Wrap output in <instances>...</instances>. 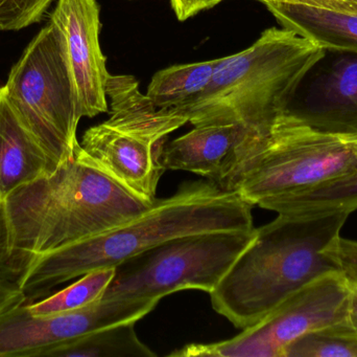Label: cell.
Instances as JSON below:
<instances>
[{
  "mask_svg": "<svg viewBox=\"0 0 357 357\" xmlns=\"http://www.w3.org/2000/svg\"><path fill=\"white\" fill-rule=\"evenodd\" d=\"M153 203L75 157L0 199V279L18 284L39 258L106 232Z\"/></svg>",
  "mask_w": 357,
  "mask_h": 357,
  "instance_id": "cell-1",
  "label": "cell"
},
{
  "mask_svg": "<svg viewBox=\"0 0 357 357\" xmlns=\"http://www.w3.org/2000/svg\"><path fill=\"white\" fill-rule=\"evenodd\" d=\"M253 207L209 180L184 182L175 194L156 198L133 219L39 258L17 285L24 293L25 303H33L64 283L94 270L116 268L176 237L253 230Z\"/></svg>",
  "mask_w": 357,
  "mask_h": 357,
  "instance_id": "cell-2",
  "label": "cell"
},
{
  "mask_svg": "<svg viewBox=\"0 0 357 357\" xmlns=\"http://www.w3.org/2000/svg\"><path fill=\"white\" fill-rule=\"evenodd\" d=\"M349 214L278 215L254 238L209 293L211 305L236 328L264 321L314 279L340 270L331 249Z\"/></svg>",
  "mask_w": 357,
  "mask_h": 357,
  "instance_id": "cell-3",
  "label": "cell"
},
{
  "mask_svg": "<svg viewBox=\"0 0 357 357\" xmlns=\"http://www.w3.org/2000/svg\"><path fill=\"white\" fill-rule=\"evenodd\" d=\"M327 50L287 29H268L249 48L218 59L205 92L181 113L193 126L275 121Z\"/></svg>",
  "mask_w": 357,
  "mask_h": 357,
  "instance_id": "cell-4",
  "label": "cell"
},
{
  "mask_svg": "<svg viewBox=\"0 0 357 357\" xmlns=\"http://www.w3.org/2000/svg\"><path fill=\"white\" fill-rule=\"evenodd\" d=\"M356 168L357 140L317 131L284 111L253 128L220 188L260 207Z\"/></svg>",
  "mask_w": 357,
  "mask_h": 357,
  "instance_id": "cell-5",
  "label": "cell"
},
{
  "mask_svg": "<svg viewBox=\"0 0 357 357\" xmlns=\"http://www.w3.org/2000/svg\"><path fill=\"white\" fill-rule=\"evenodd\" d=\"M4 98L56 166L75 157L82 115L64 36L50 21L10 69Z\"/></svg>",
  "mask_w": 357,
  "mask_h": 357,
  "instance_id": "cell-6",
  "label": "cell"
},
{
  "mask_svg": "<svg viewBox=\"0 0 357 357\" xmlns=\"http://www.w3.org/2000/svg\"><path fill=\"white\" fill-rule=\"evenodd\" d=\"M255 230L197 233L159 243L117 265L102 299L159 302L187 289L210 293L250 245Z\"/></svg>",
  "mask_w": 357,
  "mask_h": 357,
  "instance_id": "cell-7",
  "label": "cell"
},
{
  "mask_svg": "<svg viewBox=\"0 0 357 357\" xmlns=\"http://www.w3.org/2000/svg\"><path fill=\"white\" fill-rule=\"evenodd\" d=\"M352 285L341 270L314 279L289 296L264 321L233 339L191 344L174 357H283L306 333L349 319Z\"/></svg>",
  "mask_w": 357,
  "mask_h": 357,
  "instance_id": "cell-8",
  "label": "cell"
},
{
  "mask_svg": "<svg viewBox=\"0 0 357 357\" xmlns=\"http://www.w3.org/2000/svg\"><path fill=\"white\" fill-rule=\"evenodd\" d=\"M157 301L104 300L73 312L35 316L25 303L0 314V357H46L59 345L107 327L137 323Z\"/></svg>",
  "mask_w": 357,
  "mask_h": 357,
  "instance_id": "cell-9",
  "label": "cell"
},
{
  "mask_svg": "<svg viewBox=\"0 0 357 357\" xmlns=\"http://www.w3.org/2000/svg\"><path fill=\"white\" fill-rule=\"evenodd\" d=\"M163 145L165 140L155 142L106 121L89 128L75 151L134 194L154 203L165 171Z\"/></svg>",
  "mask_w": 357,
  "mask_h": 357,
  "instance_id": "cell-10",
  "label": "cell"
},
{
  "mask_svg": "<svg viewBox=\"0 0 357 357\" xmlns=\"http://www.w3.org/2000/svg\"><path fill=\"white\" fill-rule=\"evenodd\" d=\"M50 21L64 36L82 115L108 111L106 86L110 73L100 45V6L96 0H58Z\"/></svg>",
  "mask_w": 357,
  "mask_h": 357,
  "instance_id": "cell-11",
  "label": "cell"
},
{
  "mask_svg": "<svg viewBox=\"0 0 357 357\" xmlns=\"http://www.w3.org/2000/svg\"><path fill=\"white\" fill-rule=\"evenodd\" d=\"M337 52L312 84L310 96L285 111L317 131L357 140V54Z\"/></svg>",
  "mask_w": 357,
  "mask_h": 357,
  "instance_id": "cell-12",
  "label": "cell"
},
{
  "mask_svg": "<svg viewBox=\"0 0 357 357\" xmlns=\"http://www.w3.org/2000/svg\"><path fill=\"white\" fill-rule=\"evenodd\" d=\"M253 128L243 123L195 126L163 145L161 163L165 170L191 172L220 187L236 166Z\"/></svg>",
  "mask_w": 357,
  "mask_h": 357,
  "instance_id": "cell-13",
  "label": "cell"
},
{
  "mask_svg": "<svg viewBox=\"0 0 357 357\" xmlns=\"http://www.w3.org/2000/svg\"><path fill=\"white\" fill-rule=\"evenodd\" d=\"M277 20L325 50L357 54V13L291 0H266Z\"/></svg>",
  "mask_w": 357,
  "mask_h": 357,
  "instance_id": "cell-14",
  "label": "cell"
},
{
  "mask_svg": "<svg viewBox=\"0 0 357 357\" xmlns=\"http://www.w3.org/2000/svg\"><path fill=\"white\" fill-rule=\"evenodd\" d=\"M58 168L25 129L0 88V199Z\"/></svg>",
  "mask_w": 357,
  "mask_h": 357,
  "instance_id": "cell-15",
  "label": "cell"
},
{
  "mask_svg": "<svg viewBox=\"0 0 357 357\" xmlns=\"http://www.w3.org/2000/svg\"><path fill=\"white\" fill-rule=\"evenodd\" d=\"M110 99L108 123L161 142L172 132L188 123L176 109H158L139 89L133 75H112L106 86Z\"/></svg>",
  "mask_w": 357,
  "mask_h": 357,
  "instance_id": "cell-16",
  "label": "cell"
},
{
  "mask_svg": "<svg viewBox=\"0 0 357 357\" xmlns=\"http://www.w3.org/2000/svg\"><path fill=\"white\" fill-rule=\"evenodd\" d=\"M278 215L319 216L357 211V168L307 190L260 205Z\"/></svg>",
  "mask_w": 357,
  "mask_h": 357,
  "instance_id": "cell-17",
  "label": "cell"
},
{
  "mask_svg": "<svg viewBox=\"0 0 357 357\" xmlns=\"http://www.w3.org/2000/svg\"><path fill=\"white\" fill-rule=\"evenodd\" d=\"M216 63L218 59L162 69L153 77L146 96L156 108L176 109L181 113L209 86Z\"/></svg>",
  "mask_w": 357,
  "mask_h": 357,
  "instance_id": "cell-18",
  "label": "cell"
},
{
  "mask_svg": "<svg viewBox=\"0 0 357 357\" xmlns=\"http://www.w3.org/2000/svg\"><path fill=\"white\" fill-rule=\"evenodd\" d=\"M135 324L115 325L82 335L50 350L46 357H156L140 341Z\"/></svg>",
  "mask_w": 357,
  "mask_h": 357,
  "instance_id": "cell-19",
  "label": "cell"
},
{
  "mask_svg": "<svg viewBox=\"0 0 357 357\" xmlns=\"http://www.w3.org/2000/svg\"><path fill=\"white\" fill-rule=\"evenodd\" d=\"M114 275L115 268L88 272L63 291L33 303H25V306L35 316H48L79 309L100 301Z\"/></svg>",
  "mask_w": 357,
  "mask_h": 357,
  "instance_id": "cell-20",
  "label": "cell"
},
{
  "mask_svg": "<svg viewBox=\"0 0 357 357\" xmlns=\"http://www.w3.org/2000/svg\"><path fill=\"white\" fill-rule=\"evenodd\" d=\"M283 357H357V333L349 319L302 335Z\"/></svg>",
  "mask_w": 357,
  "mask_h": 357,
  "instance_id": "cell-21",
  "label": "cell"
},
{
  "mask_svg": "<svg viewBox=\"0 0 357 357\" xmlns=\"http://www.w3.org/2000/svg\"><path fill=\"white\" fill-rule=\"evenodd\" d=\"M54 0H0V31H19L39 22Z\"/></svg>",
  "mask_w": 357,
  "mask_h": 357,
  "instance_id": "cell-22",
  "label": "cell"
},
{
  "mask_svg": "<svg viewBox=\"0 0 357 357\" xmlns=\"http://www.w3.org/2000/svg\"><path fill=\"white\" fill-rule=\"evenodd\" d=\"M340 270L351 284H357V241L341 238L331 249Z\"/></svg>",
  "mask_w": 357,
  "mask_h": 357,
  "instance_id": "cell-23",
  "label": "cell"
},
{
  "mask_svg": "<svg viewBox=\"0 0 357 357\" xmlns=\"http://www.w3.org/2000/svg\"><path fill=\"white\" fill-rule=\"evenodd\" d=\"M172 6L180 21L197 15L202 10H209L218 4L216 0H171Z\"/></svg>",
  "mask_w": 357,
  "mask_h": 357,
  "instance_id": "cell-24",
  "label": "cell"
},
{
  "mask_svg": "<svg viewBox=\"0 0 357 357\" xmlns=\"http://www.w3.org/2000/svg\"><path fill=\"white\" fill-rule=\"evenodd\" d=\"M26 298L24 293L19 289L16 283L8 282V281L0 279V314L25 303Z\"/></svg>",
  "mask_w": 357,
  "mask_h": 357,
  "instance_id": "cell-25",
  "label": "cell"
},
{
  "mask_svg": "<svg viewBox=\"0 0 357 357\" xmlns=\"http://www.w3.org/2000/svg\"><path fill=\"white\" fill-rule=\"evenodd\" d=\"M352 285L351 298L349 305V321L357 333V284Z\"/></svg>",
  "mask_w": 357,
  "mask_h": 357,
  "instance_id": "cell-26",
  "label": "cell"
},
{
  "mask_svg": "<svg viewBox=\"0 0 357 357\" xmlns=\"http://www.w3.org/2000/svg\"><path fill=\"white\" fill-rule=\"evenodd\" d=\"M291 1L303 2V3L314 4V6H325L335 0H291Z\"/></svg>",
  "mask_w": 357,
  "mask_h": 357,
  "instance_id": "cell-27",
  "label": "cell"
},
{
  "mask_svg": "<svg viewBox=\"0 0 357 357\" xmlns=\"http://www.w3.org/2000/svg\"><path fill=\"white\" fill-rule=\"evenodd\" d=\"M352 10L357 13V3H356V2H354V8H352Z\"/></svg>",
  "mask_w": 357,
  "mask_h": 357,
  "instance_id": "cell-28",
  "label": "cell"
},
{
  "mask_svg": "<svg viewBox=\"0 0 357 357\" xmlns=\"http://www.w3.org/2000/svg\"><path fill=\"white\" fill-rule=\"evenodd\" d=\"M218 1V3H220V2L224 1V0H216ZM259 1H261L262 3H264V2L266 1V0H259Z\"/></svg>",
  "mask_w": 357,
  "mask_h": 357,
  "instance_id": "cell-29",
  "label": "cell"
},
{
  "mask_svg": "<svg viewBox=\"0 0 357 357\" xmlns=\"http://www.w3.org/2000/svg\"><path fill=\"white\" fill-rule=\"evenodd\" d=\"M350 1L356 2V3H357V0H350Z\"/></svg>",
  "mask_w": 357,
  "mask_h": 357,
  "instance_id": "cell-30",
  "label": "cell"
}]
</instances>
